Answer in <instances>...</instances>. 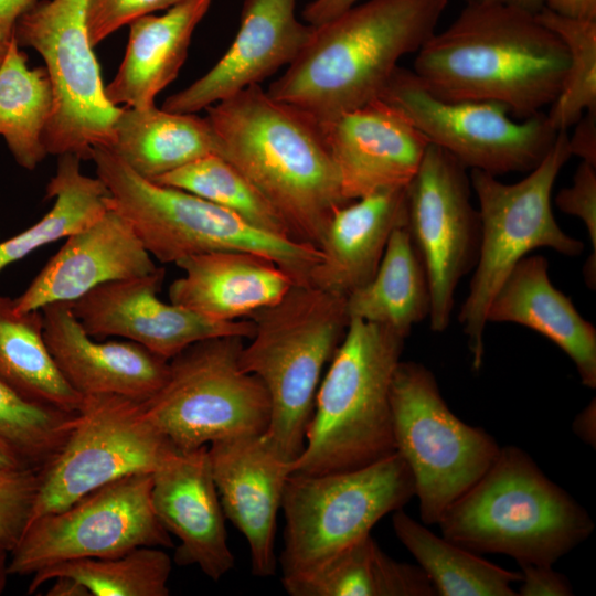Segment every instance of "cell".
I'll use <instances>...</instances> for the list:
<instances>
[{"label": "cell", "instance_id": "cell-43", "mask_svg": "<svg viewBox=\"0 0 596 596\" xmlns=\"http://www.w3.org/2000/svg\"><path fill=\"white\" fill-rule=\"evenodd\" d=\"M575 125L573 136L568 137L571 156L596 164V110L586 111Z\"/></svg>", "mask_w": 596, "mask_h": 596}, {"label": "cell", "instance_id": "cell-25", "mask_svg": "<svg viewBox=\"0 0 596 596\" xmlns=\"http://www.w3.org/2000/svg\"><path fill=\"white\" fill-rule=\"evenodd\" d=\"M487 320L542 334L572 360L584 386L596 387V329L553 286L544 256H525L512 268L489 305Z\"/></svg>", "mask_w": 596, "mask_h": 596}, {"label": "cell", "instance_id": "cell-16", "mask_svg": "<svg viewBox=\"0 0 596 596\" xmlns=\"http://www.w3.org/2000/svg\"><path fill=\"white\" fill-rule=\"evenodd\" d=\"M471 190L467 168L430 143L405 188V225L425 264L430 289L428 319L438 333L448 328L456 288L478 258L480 217Z\"/></svg>", "mask_w": 596, "mask_h": 596}, {"label": "cell", "instance_id": "cell-11", "mask_svg": "<svg viewBox=\"0 0 596 596\" xmlns=\"http://www.w3.org/2000/svg\"><path fill=\"white\" fill-rule=\"evenodd\" d=\"M396 451L407 464L423 524H438L446 510L490 468L500 453L483 428L458 418L434 373L400 361L390 390Z\"/></svg>", "mask_w": 596, "mask_h": 596}, {"label": "cell", "instance_id": "cell-6", "mask_svg": "<svg viewBox=\"0 0 596 596\" xmlns=\"http://www.w3.org/2000/svg\"><path fill=\"white\" fill-rule=\"evenodd\" d=\"M247 319L255 328L243 345L240 365L267 390L270 421L266 439L294 462L305 447L324 365L350 322L347 297L295 283L279 300Z\"/></svg>", "mask_w": 596, "mask_h": 596}, {"label": "cell", "instance_id": "cell-4", "mask_svg": "<svg viewBox=\"0 0 596 596\" xmlns=\"http://www.w3.org/2000/svg\"><path fill=\"white\" fill-rule=\"evenodd\" d=\"M437 525L444 538L473 553L552 566L595 528L585 508L517 446L500 448L490 468Z\"/></svg>", "mask_w": 596, "mask_h": 596}, {"label": "cell", "instance_id": "cell-28", "mask_svg": "<svg viewBox=\"0 0 596 596\" xmlns=\"http://www.w3.org/2000/svg\"><path fill=\"white\" fill-rule=\"evenodd\" d=\"M109 149L151 181L205 156L219 155L216 136L206 117L155 105L121 108Z\"/></svg>", "mask_w": 596, "mask_h": 596}, {"label": "cell", "instance_id": "cell-26", "mask_svg": "<svg viewBox=\"0 0 596 596\" xmlns=\"http://www.w3.org/2000/svg\"><path fill=\"white\" fill-rule=\"evenodd\" d=\"M405 223V188L377 191L339 206L308 283L348 297L373 277L392 232Z\"/></svg>", "mask_w": 596, "mask_h": 596}, {"label": "cell", "instance_id": "cell-36", "mask_svg": "<svg viewBox=\"0 0 596 596\" xmlns=\"http://www.w3.org/2000/svg\"><path fill=\"white\" fill-rule=\"evenodd\" d=\"M153 182L192 193L262 231L294 240L276 210L238 169L220 155L200 158Z\"/></svg>", "mask_w": 596, "mask_h": 596}, {"label": "cell", "instance_id": "cell-38", "mask_svg": "<svg viewBox=\"0 0 596 596\" xmlns=\"http://www.w3.org/2000/svg\"><path fill=\"white\" fill-rule=\"evenodd\" d=\"M74 416L26 401L0 380V437L35 469L42 468L62 448Z\"/></svg>", "mask_w": 596, "mask_h": 596}, {"label": "cell", "instance_id": "cell-8", "mask_svg": "<svg viewBox=\"0 0 596 596\" xmlns=\"http://www.w3.org/2000/svg\"><path fill=\"white\" fill-rule=\"evenodd\" d=\"M570 158L568 136L564 130L558 131L543 160L518 182L504 183L497 175L471 170L469 177L478 199L481 235L458 321L467 338L475 371L483 362L489 305L512 268L541 247L568 257L584 252V243L566 234L552 211V190Z\"/></svg>", "mask_w": 596, "mask_h": 596}, {"label": "cell", "instance_id": "cell-13", "mask_svg": "<svg viewBox=\"0 0 596 596\" xmlns=\"http://www.w3.org/2000/svg\"><path fill=\"white\" fill-rule=\"evenodd\" d=\"M175 451L145 418L141 402L110 394L83 396L64 445L39 469L28 524L117 479L153 473Z\"/></svg>", "mask_w": 596, "mask_h": 596}, {"label": "cell", "instance_id": "cell-10", "mask_svg": "<svg viewBox=\"0 0 596 596\" xmlns=\"http://www.w3.org/2000/svg\"><path fill=\"white\" fill-rule=\"evenodd\" d=\"M244 340L230 336L191 344L169 360L164 383L141 402L145 418L179 451L267 430L269 396L240 365Z\"/></svg>", "mask_w": 596, "mask_h": 596}, {"label": "cell", "instance_id": "cell-51", "mask_svg": "<svg viewBox=\"0 0 596 596\" xmlns=\"http://www.w3.org/2000/svg\"><path fill=\"white\" fill-rule=\"evenodd\" d=\"M14 24L0 22V65L6 56L9 43L13 36Z\"/></svg>", "mask_w": 596, "mask_h": 596}, {"label": "cell", "instance_id": "cell-31", "mask_svg": "<svg viewBox=\"0 0 596 596\" xmlns=\"http://www.w3.org/2000/svg\"><path fill=\"white\" fill-rule=\"evenodd\" d=\"M400 542L440 596H517L511 584L520 582V571L498 566L415 521L403 509L392 517Z\"/></svg>", "mask_w": 596, "mask_h": 596}, {"label": "cell", "instance_id": "cell-30", "mask_svg": "<svg viewBox=\"0 0 596 596\" xmlns=\"http://www.w3.org/2000/svg\"><path fill=\"white\" fill-rule=\"evenodd\" d=\"M0 380L32 403L75 414L83 396L58 371L46 347L41 309L18 312L0 295Z\"/></svg>", "mask_w": 596, "mask_h": 596}, {"label": "cell", "instance_id": "cell-15", "mask_svg": "<svg viewBox=\"0 0 596 596\" xmlns=\"http://www.w3.org/2000/svg\"><path fill=\"white\" fill-rule=\"evenodd\" d=\"M379 98L401 110L430 145L465 168L497 177L534 169L558 134L543 113L517 121L497 103L439 98L412 70L400 66Z\"/></svg>", "mask_w": 596, "mask_h": 596}, {"label": "cell", "instance_id": "cell-52", "mask_svg": "<svg viewBox=\"0 0 596 596\" xmlns=\"http://www.w3.org/2000/svg\"><path fill=\"white\" fill-rule=\"evenodd\" d=\"M9 550L0 542V595L3 593L9 576Z\"/></svg>", "mask_w": 596, "mask_h": 596}, {"label": "cell", "instance_id": "cell-48", "mask_svg": "<svg viewBox=\"0 0 596 596\" xmlns=\"http://www.w3.org/2000/svg\"><path fill=\"white\" fill-rule=\"evenodd\" d=\"M36 0H0V22L14 24Z\"/></svg>", "mask_w": 596, "mask_h": 596}, {"label": "cell", "instance_id": "cell-44", "mask_svg": "<svg viewBox=\"0 0 596 596\" xmlns=\"http://www.w3.org/2000/svg\"><path fill=\"white\" fill-rule=\"evenodd\" d=\"M360 0H312L302 10L310 25H319L356 4Z\"/></svg>", "mask_w": 596, "mask_h": 596}, {"label": "cell", "instance_id": "cell-7", "mask_svg": "<svg viewBox=\"0 0 596 596\" xmlns=\"http://www.w3.org/2000/svg\"><path fill=\"white\" fill-rule=\"evenodd\" d=\"M91 159L110 194V206L132 226L149 254L164 264L204 253L242 251L267 257L295 283H308L318 247L262 231L238 215L187 191L140 177L109 148Z\"/></svg>", "mask_w": 596, "mask_h": 596}, {"label": "cell", "instance_id": "cell-35", "mask_svg": "<svg viewBox=\"0 0 596 596\" xmlns=\"http://www.w3.org/2000/svg\"><path fill=\"white\" fill-rule=\"evenodd\" d=\"M170 556L155 546H141L123 555L79 558L40 570L33 574L28 593L57 576L77 579L91 596H168Z\"/></svg>", "mask_w": 596, "mask_h": 596}, {"label": "cell", "instance_id": "cell-39", "mask_svg": "<svg viewBox=\"0 0 596 596\" xmlns=\"http://www.w3.org/2000/svg\"><path fill=\"white\" fill-rule=\"evenodd\" d=\"M38 483L39 469L0 466V542L9 552L29 522Z\"/></svg>", "mask_w": 596, "mask_h": 596}, {"label": "cell", "instance_id": "cell-37", "mask_svg": "<svg viewBox=\"0 0 596 596\" xmlns=\"http://www.w3.org/2000/svg\"><path fill=\"white\" fill-rule=\"evenodd\" d=\"M536 18L561 38L570 55L563 87L546 114L553 128L564 131L586 111L596 110V20L565 17L547 8Z\"/></svg>", "mask_w": 596, "mask_h": 596}, {"label": "cell", "instance_id": "cell-21", "mask_svg": "<svg viewBox=\"0 0 596 596\" xmlns=\"http://www.w3.org/2000/svg\"><path fill=\"white\" fill-rule=\"evenodd\" d=\"M151 503L162 526L180 541L178 565H196L214 582L234 567L207 446L178 450L152 473Z\"/></svg>", "mask_w": 596, "mask_h": 596}, {"label": "cell", "instance_id": "cell-41", "mask_svg": "<svg viewBox=\"0 0 596 596\" xmlns=\"http://www.w3.org/2000/svg\"><path fill=\"white\" fill-rule=\"evenodd\" d=\"M183 0H88L87 30L96 46L118 29L132 21L168 10Z\"/></svg>", "mask_w": 596, "mask_h": 596}, {"label": "cell", "instance_id": "cell-45", "mask_svg": "<svg viewBox=\"0 0 596 596\" xmlns=\"http://www.w3.org/2000/svg\"><path fill=\"white\" fill-rule=\"evenodd\" d=\"M544 8L565 17L596 20V0H545Z\"/></svg>", "mask_w": 596, "mask_h": 596}, {"label": "cell", "instance_id": "cell-24", "mask_svg": "<svg viewBox=\"0 0 596 596\" xmlns=\"http://www.w3.org/2000/svg\"><path fill=\"white\" fill-rule=\"evenodd\" d=\"M175 265L183 275L169 286L170 302L217 321L247 319L295 284L275 262L249 252H210Z\"/></svg>", "mask_w": 596, "mask_h": 596}, {"label": "cell", "instance_id": "cell-22", "mask_svg": "<svg viewBox=\"0 0 596 596\" xmlns=\"http://www.w3.org/2000/svg\"><path fill=\"white\" fill-rule=\"evenodd\" d=\"M159 267L131 224L110 206L93 224L66 237L14 299V309L24 313L52 302H71L99 285L146 276Z\"/></svg>", "mask_w": 596, "mask_h": 596}, {"label": "cell", "instance_id": "cell-46", "mask_svg": "<svg viewBox=\"0 0 596 596\" xmlns=\"http://www.w3.org/2000/svg\"><path fill=\"white\" fill-rule=\"evenodd\" d=\"M573 432L585 444L595 447L596 444V403L595 398L576 415L573 421Z\"/></svg>", "mask_w": 596, "mask_h": 596}, {"label": "cell", "instance_id": "cell-1", "mask_svg": "<svg viewBox=\"0 0 596 596\" xmlns=\"http://www.w3.org/2000/svg\"><path fill=\"white\" fill-rule=\"evenodd\" d=\"M568 64L566 45L536 13L468 3L421 46L412 71L439 98L492 102L524 119L554 103Z\"/></svg>", "mask_w": 596, "mask_h": 596}, {"label": "cell", "instance_id": "cell-23", "mask_svg": "<svg viewBox=\"0 0 596 596\" xmlns=\"http://www.w3.org/2000/svg\"><path fill=\"white\" fill-rule=\"evenodd\" d=\"M41 311L49 352L79 395L110 394L143 402L164 383L169 361L129 340L95 341L68 301L45 305Z\"/></svg>", "mask_w": 596, "mask_h": 596}, {"label": "cell", "instance_id": "cell-34", "mask_svg": "<svg viewBox=\"0 0 596 596\" xmlns=\"http://www.w3.org/2000/svg\"><path fill=\"white\" fill-rule=\"evenodd\" d=\"M82 159L58 156L55 174L46 185V199H54L51 210L22 233L0 243V272L34 249L86 228L110 209V194L98 178L81 171Z\"/></svg>", "mask_w": 596, "mask_h": 596}, {"label": "cell", "instance_id": "cell-17", "mask_svg": "<svg viewBox=\"0 0 596 596\" xmlns=\"http://www.w3.org/2000/svg\"><path fill=\"white\" fill-rule=\"evenodd\" d=\"M166 270L99 285L70 302L92 338L123 337L169 361L191 344L216 337L254 333L251 319L217 321L158 297Z\"/></svg>", "mask_w": 596, "mask_h": 596}, {"label": "cell", "instance_id": "cell-5", "mask_svg": "<svg viewBox=\"0 0 596 596\" xmlns=\"http://www.w3.org/2000/svg\"><path fill=\"white\" fill-rule=\"evenodd\" d=\"M405 339L387 327L350 319L317 389L291 473L353 470L396 451L390 390Z\"/></svg>", "mask_w": 596, "mask_h": 596}, {"label": "cell", "instance_id": "cell-14", "mask_svg": "<svg viewBox=\"0 0 596 596\" xmlns=\"http://www.w3.org/2000/svg\"><path fill=\"white\" fill-rule=\"evenodd\" d=\"M151 488L152 473L129 475L31 521L10 551L9 575H33L73 560L115 557L141 546H173L155 514Z\"/></svg>", "mask_w": 596, "mask_h": 596}, {"label": "cell", "instance_id": "cell-9", "mask_svg": "<svg viewBox=\"0 0 596 596\" xmlns=\"http://www.w3.org/2000/svg\"><path fill=\"white\" fill-rule=\"evenodd\" d=\"M414 496L412 472L397 451L353 470L290 473L280 508L281 583L315 574Z\"/></svg>", "mask_w": 596, "mask_h": 596}, {"label": "cell", "instance_id": "cell-3", "mask_svg": "<svg viewBox=\"0 0 596 596\" xmlns=\"http://www.w3.org/2000/svg\"><path fill=\"white\" fill-rule=\"evenodd\" d=\"M447 0H366L312 25L267 93L318 121L380 97L398 61L435 33Z\"/></svg>", "mask_w": 596, "mask_h": 596}, {"label": "cell", "instance_id": "cell-40", "mask_svg": "<svg viewBox=\"0 0 596 596\" xmlns=\"http://www.w3.org/2000/svg\"><path fill=\"white\" fill-rule=\"evenodd\" d=\"M558 210L578 217L586 227L592 253L583 266V277L590 290L596 288V164L582 161L570 187L558 191Z\"/></svg>", "mask_w": 596, "mask_h": 596}, {"label": "cell", "instance_id": "cell-33", "mask_svg": "<svg viewBox=\"0 0 596 596\" xmlns=\"http://www.w3.org/2000/svg\"><path fill=\"white\" fill-rule=\"evenodd\" d=\"M53 103L45 67H29L13 34L0 65V136L26 170H34L47 155L44 134Z\"/></svg>", "mask_w": 596, "mask_h": 596}, {"label": "cell", "instance_id": "cell-47", "mask_svg": "<svg viewBox=\"0 0 596 596\" xmlns=\"http://www.w3.org/2000/svg\"><path fill=\"white\" fill-rule=\"evenodd\" d=\"M47 589V596H91L88 589L77 579L68 576H57Z\"/></svg>", "mask_w": 596, "mask_h": 596}, {"label": "cell", "instance_id": "cell-50", "mask_svg": "<svg viewBox=\"0 0 596 596\" xmlns=\"http://www.w3.org/2000/svg\"><path fill=\"white\" fill-rule=\"evenodd\" d=\"M0 466H6V467H31L14 450V448L11 447L1 437H0Z\"/></svg>", "mask_w": 596, "mask_h": 596}, {"label": "cell", "instance_id": "cell-29", "mask_svg": "<svg viewBox=\"0 0 596 596\" xmlns=\"http://www.w3.org/2000/svg\"><path fill=\"white\" fill-rule=\"evenodd\" d=\"M347 311L350 319L387 327L404 338L429 317L427 272L405 224L392 232L373 277L347 297Z\"/></svg>", "mask_w": 596, "mask_h": 596}, {"label": "cell", "instance_id": "cell-18", "mask_svg": "<svg viewBox=\"0 0 596 596\" xmlns=\"http://www.w3.org/2000/svg\"><path fill=\"white\" fill-rule=\"evenodd\" d=\"M319 123L348 202L406 188L429 146L401 110L381 98Z\"/></svg>", "mask_w": 596, "mask_h": 596}, {"label": "cell", "instance_id": "cell-42", "mask_svg": "<svg viewBox=\"0 0 596 596\" xmlns=\"http://www.w3.org/2000/svg\"><path fill=\"white\" fill-rule=\"evenodd\" d=\"M520 596H570L573 587L563 574L553 570L552 565L522 564Z\"/></svg>", "mask_w": 596, "mask_h": 596}, {"label": "cell", "instance_id": "cell-27", "mask_svg": "<svg viewBox=\"0 0 596 596\" xmlns=\"http://www.w3.org/2000/svg\"><path fill=\"white\" fill-rule=\"evenodd\" d=\"M212 0H183L160 15L148 14L129 24L124 58L113 81L105 86L115 106L145 108L179 74L195 28Z\"/></svg>", "mask_w": 596, "mask_h": 596}, {"label": "cell", "instance_id": "cell-2", "mask_svg": "<svg viewBox=\"0 0 596 596\" xmlns=\"http://www.w3.org/2000/svg\"><path fill=\"white\" fill-rule=\"evenodd\" d=\"M206 109L219 155L281 216L298 242L319 248L343 198L320 123L249 86Z\"/></svg>", "mask_w": 596, "mask_h": 596}, {"label": "cell", "instance_id": "cell-32", "mask_svg": "<svg viewBox=\"0 0 596 596\" xmlns=\"http://www.w3.org/2000/svg\"><path fill=\"white\" fill-rule=\"evenodd\" d=\"M291 596H432L433 585L418 565L393 560L371 534L315 574L283 583Z\"/></svg>", "mask_w": 596, "mask_h": 596}, {"label": "cell", "instance_id": "cell-49", "mask_svg": "<svg viewBox=\"0 0 596 596\" xmlns=\"http://www.w3.org/2000/svg\"><path fill=\"white\" fill-rule=\"evenodd\" d=\"M467 4H499L538 13L544 8L545 0H466Z\"/></svg>", "mask_w": 596, "mask_h": 596}, {"label": "cell", "instance_id": "cell-12", "mask_svg": "<svg viewBox=\"0 0 596 596\" xmlns=\"http://www.w3.org/2000/svg\"><path fill=\"white\" fill-rule=\"evenodd\" d=\"M88 0H36L17 20L14 38L45 63L54 103L44 134L47 155L91 159L110 148L120 113L105 95L87 30Z\"/></svg>", "mask_w": 596, "mask_h": 596}, {"label": "cell", "instance_id": "cell-20", "mask_svg": "<svg viewBox=\"0 0 596 596\" xmlns=\"http://www.w3.org/2000/svg\"><path fill=\"white\" fill-rule=\"evenodd\" d=\"M297 0H244L238 31L220 61L203 76L166 98L162 109L196 113L288 66L307 43L312 25L295 13Z\"/></svg>", "mask_w": 596, "mask_h": 596}, {"label": "cell", "instance_id": "cell-19", "mask_svg": "<svg viewBox=\"0 0 596 596\" xmlns=\"http://www.w3.org/2000/svg\"><path fill=\"white\" fill-rule=\"evenodd\" d=\"M207 455L224 515L248 543L252 573L274 575L277 513L292 462L264 434L215 440Z\"/></svg>", "mask_w": 596, "mask_h": 596}]
</instances>
